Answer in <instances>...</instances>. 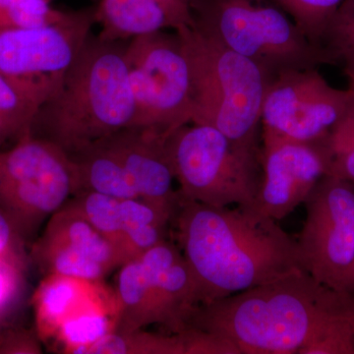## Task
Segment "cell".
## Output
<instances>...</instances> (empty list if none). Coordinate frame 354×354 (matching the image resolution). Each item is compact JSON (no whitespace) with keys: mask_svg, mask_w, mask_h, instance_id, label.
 Segmentation results:
<instances>
[{"mask_svg":"<svg viewBox=\"0 0 354 354\" xmlns=\"http://www.w3.org/2000/svg\"><path fill=\"white\" fill-rule=\"evenodd\" d=\"M83 354H186L180 334H153L144 329L115 332L88 346Z\"/></svg>","mask_w":354,"mask_h":354,"instance_id":"cell-20","label":"cell"},{"mask_svg":"<svg viewBox=\"0 0 354 354\" xmlns=\"http://www.w3.org/2000/svg\"><path fill=\"white\" fill-rule=\"evenodd\" d=\"M171 225L200 305L304 270L297 239L252 206H209L179 195Z\"/></svg>","mask_w":354,"mask_h":354,"instance_id":"cell-1","label":"cell"},{"mask_svg":"<svg viewBox=\"0 0 354 354\" xmlns=\"http://www.w3.org/2000/svg\"><path fill=\"white\" fill-rule=\"evenodd\" d=\"M0 262L26 274L29 268V246L0 207Z\"/></svg>","mask_w":354,"mask_h":354,"instance_id":"cell-26","label":"cell"},{"mask_svg":"<svg viewBox=\"0 0 354 354\" xmlns=\"http://www.w3.org/2000/svg\"><path fill=\"white\" fill-rule=\"evenodd\" d=\"M353 101L349 88L333 87L318 68L279 72L266 88L261 139L323 141Z\"/></svg>","mask_w":354,"mask_h":354,"instance_id":"cell-10","label":"cell"},{"mask_svg":"<svg viewBox=\"0 0 354 354\" xmlns=\"http://www.w3.org/2000/svg\"><path fill=\"white\" fill-rule=\"evenodd\" d=\"M48 1H51V0H48Z\"/></svg>","mask_w":354,"mask_h":354,"instance_id":"cell-34","label":"cell"},{"mask_svg":"<svg viewBox=\"0 0 354 354\" xmlns=\"http://www.w3.org/2000/svg\"><path fill=\"white\" fill-rule=\"evenodd\" d=\"M77 190L73 162L48 140L26 135L0 150V207L28 246Z\"/></svg>","mask_w":354,"mask_h":354,"instance_id":"cell-7","label":"cell"},{"mask_svg":"<svg viewBox=\"0 0 354 354\" xmlns=\"http://www.w3.org/2000/svg\"><path fill=\"white\" fill-rule=\"evenodd\" d=\"M288 14L312 43L322 46L324 32L342 0H269Z\"/></svg>","mask_w":354,"mask_h":354,"instance_id":"cell-24","label":"cell"},{"mask_svg":"<svg viewBox=\"0 0 354 354\" xmlns=\"http://www.w3.org/2000/svg\"><path fill=\"white\" fill-rule=\"evenodd\" d=\"M72 12L53 8L48 0H0V32L62 22Z\"/></svg>","mask_w":354,"mask_h":354,"instance_id":"cell-23","label":"cell"},{"mask_svg":"<svg viewBox=\"0 0 354 354\" xmlns=\"http://www.w3.org/2000/svg\"><path fill=\"white\" fill-rule=\"evenodd\" d=\"M191 23L203 34L255 62L272 77L335 64L279 7L263 0H188Z\"/></svg>","mask_w":354,"mask_h":354,"instance_id":"cell-5","label":"cell"},{"mask_svg":"<svg viewBox=\"0 0 354 354\" xmlns=\"http://www.w3.org/2000/svg\"><path fill=\"white\" fill-rule=\"evenodd\" d=\"M179 1H186V0H179Z\"/></svg>","mask_w":354,"mask_h":354,"instance_id":"cell-33","label":"cell"},{"mask_svg":"<svg viewBox=\"0 0 354 354\" xmlns=\"http://www.w3.org/2000/svg\"><path fill=\"white\" fill-rule=\"evenodd\" d=\"M346 75H348L349 79V90H351V92L353 93V97H354V71L353 72H349V73H346Z\"/></svg>","mask_w":354,"mask_h":354,"instance_id":"cell-32","label":"cell"},{"mask_svg":"<svg viewBox=\"0 0 354 354\" xmlns=\"http://www.w3.org/2000/svg\"><path fill=\"white\" fill-rule=\"evenodd\" d=\"M165 138L153 130L130 127L102 140L120 160L140 198L174 216L179 195L174 188L176 178L165 152Z\"/></svg>","mask_w":354,"mask_h":354,"instance_id":"cell-15","label":"cell"},{"mask_svg":"<svg viewBox=\"0 0 354 354\" xmlns=\"http://www.w3.org/2000/svg\"><path fill=\"white\" fill-rule=\"evenodd\" d=\"M118 332L153 324L178 334L200 304L196 283L176 242L165 239L118 268Z\"/></svg>","mask_w":354,"mask_h":354,"instance_id":"cell-8","label":"cell"},{"mask_svg":"<svg viewBox=\"0 0 354 354\" xmlns=\"http://www.w3.org/2000/svg\"><path fill=\"white\" fill-rule=\"evenodd\" d=\"M344 293L354 295V262L351 272H349L348 278L346 279V286H344Z\"/></svg>","mask_w":354,"mask_h":354,"instance_id":"cell-31","label":"cell"},{"mask_svg":"<svg viewBox=\"0 0 354 354\" xmlns=\"http://www.w3.org/2000/svg\"><path fill=\"white\" fill-rule=\"evenodd\" d=\"M324 144L329 160L328 176L354 183V101L330 128Z\"/></svg>","mask_w":354,"mask_h":354,"instance_id":"cell-22","label":"cell"},{"mask_svg":"<svg viewBox=\"0 0 354 354\" xmlns=\"http://www.w3.org/2000/svg\"><path fill=\"white\" fill-rule=\"evenodd\" d=\"M70 200L80 209L84 216L116 247L124 264L122 253L123 221L121 213L122 199L93 191H81Z\"/></svg>","mask_w":354,"mask_h":354,"instance_id":"cell-21","label":"cell"},{"mask_svg":"<svg viewBox=\"0 0 354 354\" xmlns=\"http://www.w3.org/2000/svg\"><path fill=\"white\" fill-rule=\"evenodd\" d=\"M124 55L135 104L130 127L167 137L192 122L189 62L176 31L131 39Z\"/></svg>","mask_w":354,"mask_h":354,"instance_id":"cell-9","label":"cell"},{"mask_svg":"<svg viewBox=\"0 0 354 354\" xmlns=\"http://www.w3.org/2000/svg\"><path fill=\"white\" fill-rule=\"evenodd\" d=\"M122 41L91 35L39 109L31 135L68 155L129 127L135 104Z\"/></svg>","mask_w":354,"mask_h":354,"instance_id":"cell-3","label":"cell"},{"mask_svg":"<svg viewBox=\"0 0 354 354\" xmlns=\"http://www.w3.org/2000/svg\"><path fill=\"white\" fill-rule=\"evenodd\" d=\"M32 297L35 330L39 341L50 342L60 326L100 309H118L115 291L104 281L64 274L43 276Z\"/></svg>","mask_w":354,"mask_h":354,"instance_id":"cell-16","label":"cell"},{"mask_svg":"<svg viewBox=\"0 0 354 354\" xmlns=\"http://www.w3.org/2000/svg\"><path fill=\"white\" fill-rule=\"evenodd\" d=\"M299 354H354V337L346 316L335 321Z\"/></svg>","mask_w":354,"mask_h":354,"instance_id":"cell-27","label":"cell"},{"mask_svg":"<svg viewBox=\"0 0 354 354\" xmlns=\"http://www.w3.org/2000/svg\"><path fill=\"white\" fill-rule=\"evenodd\" d=\"M346 319L351 326V332L354 337V295H351L348 305H346Z\"/></svg>","mask_w":354,"mask_h":354,"instance_id":"cell-30","label":"cell"},{"mask_svg":"<svg viewBox=\"0 0 354 354\" xmlns=\"http://www.w3.org/2000/svg\"><path fill=\"white\" fill-rule=\"evenodd\" d=\"M57 88L39 79L0 72V118L12 139L17 142L31 134L39 109Z\"/></svg>","mask_w":354,"mask_h":354,"instance_id":"cell-19","label":"cell"},{"mask_svg":"<svg viewBox=\"0 0 354 354\" xmlns=\"http://www.w3.org/2000/svg\"><path fill=\"white\" fill-rule=\"evenodd\" d=\"M349 297L298 270L198 305L184 329L193 328L221 335L241 354L299 353L335 321L346 316Z\"/></svg>","mask_w":354,"mask_h":354,"instance_id":"cell-2","label":"cell"},{"mask_svg":"<svg viewBox=\"0 0 354 354\" xmlns=\"http://www.w3.org/2000/svg\"><path fill=\"white\" fill-rule=\"evenodd\" d=\"M30 264L43 276L64 274L104 281L123 264L116 247L69 200L29 246Z\"/></svg>","mask_w":354,"mask_h":354,"instance_id":"cell-12","label":"cell"},{"mask_svg":"<svg viewBox=\"0 0 354 354\" xmlns=\"http://www.w3.org/2000/svg\"><path fill=\"white\" fill-rule=\"evenodd\" d=\"M321 44L335 64H344L346 73L354 71V0H342L326 27Z\"/></svg>","mask_w":354,"mask_h":354,"instance_id":"cell-25","label":"cell"},{"mask_svg":"<svg viewBox=\"0 0 354 354\" xmlns=\"http://www.w3.org/2000/svg\"><path fill=\"white\" fill-rule=\"evenodd\" d=\"M304 205L306 218L297 239L302 268L344 292L354 262V183L325 176Z\"/></svg>","mask_w":354,"mask_h":354,"instance_id":"cell-11","label":"cell"},{"mask_svg":"<svg viewBox=\"0 0 354 354\" xmlns=\"http://www.w3.org/2000/svg\"><path fill=\"white\" fill-rule=\"evenodd\" d=\"M69 157L75 167L77 193L93 191L118 199H141L120 160L104 140Z\"/></svg>","mask_w":354,"mask_h":354,"instance_id":"cell-18","label":"cell"},{"mask_svg":"<svg viewBox=\"0 0 354 354\" xmlns=\"http://www.w3.org/2000/svg\"><path fill=\"white\" fill-rule=\"evenodd\" d=\"M25 274L0 262V319H3L17 301Z\"/></svg>","mask_w":354,"mask_h":354,"instance_id":"cell-29","label":"cell"},{"mask_svg":"<svg viewBox=\"0 0 354 354\" xmlns=\"http://www.w3.org/2000/svg\"><path fill=\"white\" fill-rule=\"evenodd\" d=\"M178 334L183 337L186 354H241L232 342L221 335L193 328Z\"/></svg>","mask_w":354,"mask_h":354,"instance_id":"cell-28","label":"cell"},{"mask_svg":"<svg viewBox=\"0 0 354 354\" xmlns=\"http://www.w3.org/2000/svg\"><path fill=\"white\" fill-rule=\"evenodd\" d=\"M176 32L189 62L192 122L244 145L260 146L261 109L272 77L192 25Z\"/></svg>","mask_w":354,"mask_h":354,"instance_id":"cell-4","label":"cell"},{"mask_svg":"<svg viewBox=\"0 0 354 354\" xmlns=\"http://www.w3.org/2000/svg\"><path fill=\"white\" fill-rule=\"evenodd\" d=\"M165 147L180 196L214 207L253 206L262 181L261 146L191 122L171 133Z\"/></svg>","mask_w":354,"mask_h":354,"instance_id":"cell-6","label":"cell"},{"mask_svg":"<svg viewBox=\"0 0 354 354\" xmlns=\"http://www.w3.org/2000/svg\"><path fill=\"white\" fill-rule=\"evenodd\" d=\"M97 22L93 8L39 27L0 32V72L59 85L75 62Z\"/></svg>","mask_w":354,"mask_h":354,"instance_id":"cell-13","label":"cell"},{"mask_svg":"<svg viewBox=\"0 0 354 354\" xmlns=\"http://www.w3.org/2000/svg\"><path fill=\"white\" fill-rule=\"evenodd\" d=\"M101 38L111 41L167 31L191 23L188 0H101L95 9Z\"/></svg>","mask_w":354,"mask_h":354,"instance_id":"cell-17","label":"cell"},{"mask_svg":"<svg viewBox=\"0 0 354 354\" xmlns=\"http://www.w3.org/2000/svg\"><path fill=\"white\" fill-rule=\"evenodd\" d=\"M261 140L262 181L252 207L281 221L304 204L317 183L328 176L325 139L317 143Z\"/></svg>","mask_w":354,"mask_h":354,"instance_id":"cell-14","label":"cell"}]
</instances>
